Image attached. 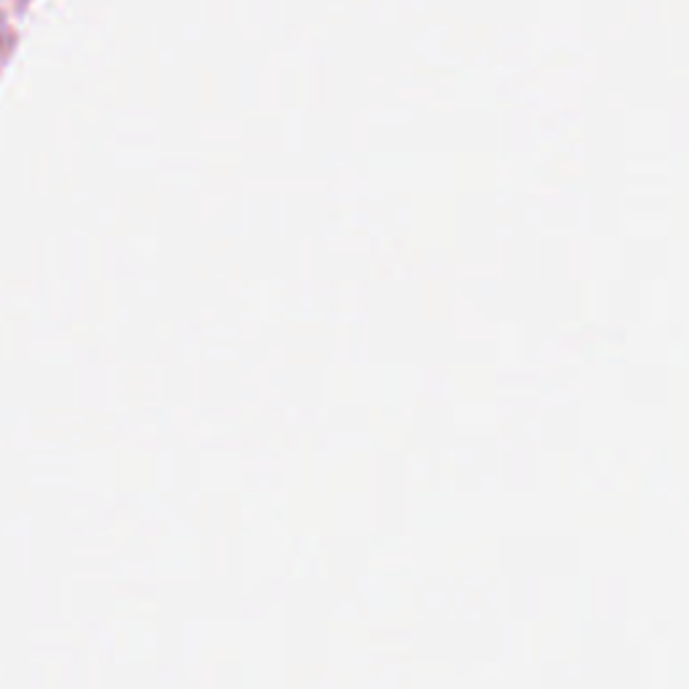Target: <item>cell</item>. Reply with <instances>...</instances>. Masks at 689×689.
<instances>
[]
</instances>
